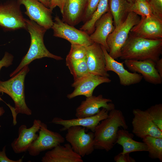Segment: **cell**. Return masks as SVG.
<instances>
[{
    "label": "cell",
    "instance_id": "6da1fadb",
    "mask_svg": "<svg viewBox=\"0 0 162 162\" xmlns=\"http://www.w3.org/2000/svg\"><path fill=\"white\" fill-rule=\"evenodd\" d=\"M100 122L94 132V148L108 152L116 144L119 128L127 130L128 126L123 112L115 109L110 111L108 117Z\"/></svg>",
    "mask_w": 162,
    "mask_h": 162
},
{
    "label": "cell",
    "instance_id": "7a4b0ae2",
    "mask_svg": "<svg viewBox=\"0 0 162 162\" xmlns=\"http://www.w3.org/2000/svg\"><path fill=\"white\" fill-rule=\"evenodd\" d=\"M162 53V39L151 40L136 36L130 32L122 48V60H151L155 62Z\"/></svg>",
    "mask_w": 162,
    "mask_h": 162
},
{
    "label": "cell",
    "instance_id": "3957f363",
    "mask_svg": "<svg viewBox=\"0 0 162 162\" xmlns=\"http://www.w3.org/2000/svg\"><path fill=\"white\" fill-rule=\"evenodd\" d=\"M29 70L28 65H26L8 80L4 81L0 80V93H5L8 95L14 103V107L6 104L12 112L14 125L16 124V117L18 114L28 116L32 114L31 110L26 103L24 92L25 79Z\"/></svg>",
    "mask_w": 162,
    "mask_h": 162
},
{
    "label": "cell",
    "instance_id": "277c9868",
    "mask_svg": "<svg viewBox=\"0 0 162 162\" xmlns=\"http://www.w3.org/2000/svg\"><path fill=\"white\" fill-rule=\"evenodd\" d=\"M26 30L29 33L31 42L29 50L23 57L17 68L10 75L12 77L26 65H28L33 60L47 57L57 60L63 59L61 56L54 55L46 47L44 40V34L47 30L34 21L26 19Z\"/></svg>",
    "mask_w": 162,
    "mask_h": 162
},
{
    "label": "cell",
    "instance_id": "5b68a950",
    "mask_svg": "<svg viewBox=\"0 0 162 162\" xmlns=\"http://www.w3.org/2000/svg\"><path fill=\"white\" fill-rule=\"evenodd\" d=\"M139 16L130 12L124 20L115 27L113 31L108 36L106 43L109 49V55L116 59L119 58L121 50L126 42L132 28L139 22Z\"/></svg>",
    "mask_w": 162,
    "mask_h": 162
},
{
    "label": "cell",
    "instance_id": "8992f818",
    "mask_svg": "<svg viewBox=\"0 0 162 162\" xmlns=\"http://www.w3.org/2000/svg\"><path fill=\"white\" fill-rule=\"evenodd\" d=\"M21 5L17 0H8L0 3V28L5 32L23 29L26 23Z\"/></svg>",
    "mask_w": 162,
    "mask_h": 162
},
{
    "label": "cell",
    "instance_id": "52a82bcc",
    "mask_svg": "<svg viewBox=\"0 0 162 162\" xmlns=\"http://www.w3.org/2000/svg\"><path fill=\"white\" fill-rule=\"evenodd\" d=\"M86 128L79 126L70 127L65 137L74 151L82 157L92 154L95 149L94 133H86Z\"/></svg>",
    "mask_w": 162,
    "mask_h": 162
},
{
    "label": "cell",
    "instance_id": "ba28073f",
    "mask_svg": "<svg viewBox=\"0 0 162 162\" xmlns=\"http://www.w3.org/2000/svg\"><path fill=\"white\" fill-rule=\"evenodd\" d=\"M54 20L51 28L54 37L65 39L71 44L88 46L94 43L89 35L64 22L58 16L56 15Z\"/></svg>",
    "mask_w": 162,
    "mask_h": 162
},
{
    "label": "cell",
    "instance_id": "9c48e42d",
    "mask_svg": "<svg viewBox=\"0 0 162 162\" xmlns=\"http://www.w3.org/2000/svg\"><path fill=\"white\" fill-rule=\"evenodd\" d=\"M38 132V137L27 150L32 156H38L41 152L50 150L65 141V138L61 134L49 130L44 123H41Z\"/></svg>",
    "mask_w": 162,
    "mask_h": 162
},
{
    "label": "cell",
    "instance_id": "30bf717a",
    "mask_svg": "<svg viewBox=\"0 0 162 162\" xmlns=\"http://www.w3.org/2000/svg\"><path fill=\"white\" fill-rule=\"evenodd\" d=\"M26 9L24 13L30 20L47 30L51 28L53 21L52 10L46 7L38 0H17Z\"/></svg>",
    "mask_w": 162,
    "mask_h": 162
},
{
    "label": "cell",
    "instance_id": "8fae6325",
    "mask_svg": "<svg viewBox=\"0 0 162 162\" xmlns=\"http://www.w3.org/2000/svg\"><path fill=\"white\" fill-rule=\"evenodd\" d=\"M133 113L132 132L136 136L142 139L147 136L162 138V131L153 122L146 110L134 109Z\"/></svg>",
    "mask_w": 162,
    "mask_h": 162
},
{
    "label": "cell",
    "instance_id": "7c38bea8",
    "mask_svg": "<svg viewBox=\"0 0 162 162\" xmlns=\"http://www.w3.org/2000/svg\"><path fill=\"white\" fill-rule=\"evenodd\" d=\"M130 32L136 36L146 39H162V18L154 14L141 17L139 22L131 29Z\"/></svg>",
    "mask_w": 162,
    "mask_h": 162
},
{
    "label": "cell",
    "instance_id": "4fadbf2b",
    "mask_svg": "<svg viewBox=\"0 0 162 162\" xmlns=\"http://www.w3.org/2000/svg\"><path fill=\"white\" fill-rule=\"evenodd\" d=\"M111 80L108 77L101 76L89 73L74 80L71 86L74 88L71 93L68 94L69 99L79 96L82 95L86 98L93 95L94 89L99 85L103 83H108Z\"/></svg>",
    "mask_w": 162,
    "mask_h": 162
},
{
    "label": "cell",
    "instance_id": "5bb4252c",
    "mask_svg": "<svg viewBox=\"0 0 162 162\" xmlns=\"http://www.w3.org/2000/svg\"><path fill=\"white\" fill-rule=\"evenodd\" d=\"M112 102L111 99L104 97L102 94L86 98L76 108L75 116L78 118L92 116L98 113L101 108L110 111L115 109V105Z\"/></svg>",
    "mask_w": 162,
    "mask_h": 162
},
{
    "label": "cell",
    "instance_id": "9a60e30c",
    "mask_svg": "<svg viewBox=\"0 0 162 162\" xmlns=\"http://www.w3.org/2000/svg\"><path fill=\"white\" fill-rule=\"evenodd\" d=\"M101 46L105 56L106 70L107 72L110 71L116 73L118 76L121 85L128 86L141 82L143 77L140 74L128 71L124 68V62H120L116 60L109 55L104 47Z\"/></svg>",
    "mask_w": 162,
    "mask_h": 162
},
{
    "label": "cell",
    "instance_id": "2e32d148",
    "mask_svg": "<svg viewBox=\"0 0 162 162\" xmlns=\"http://www.w3.org/2000/svg\"><path fill=\"white\" fill-rule=\"evenodd\" d=\"M109 112L106 109L102 108L98 113L92 116L70 119H64L56 117L52 119L51 122L62 126L63 127L60 130L61 131L66 130L72 126H79L89 129L94 133L96 127L101 121L108 117Z\"/></svg>",
    "mask_w": 162,
    "mask_h": 162
},
{
    "label": "cell",
    "instance_id": "e0dca14e",
    "mask_svg": "<svg viewBox=\"0 0 162 162\" xmlns=\"http://www.w3.org/2000/svg\"><path fill=\"white\" fill-rule=\"evenodd\" d=\"M41 121L34 119L32 127L27 128L25 124L21 125L18 129V136L11 143V146L16 154L27 151L32 143L38 137V132L41 124Z\"/></svg>",
    "mask_w": 162,
    "mask_h": 162
},
{
    "label": "cell",
    "instance_id": "ac0fdd59",
    "mask_svg": "<svg viewBox=\"0 0 162 162\" xmlns=\"http://www.w3.org/2000/svg\"><path fill=\"white\" fill-rule=\"evenodd\" d=\"M124 63L130 71L140 74L145 81L154 85L161 84L162 77L156 70L155 62L151 60H124Z\"/></svg>",
    "mask_w": 162,
    "mask_h": 162
},
{
    "label": "cell",
    "instance_id": "d6986e66",
    "mask_svg": "<svg viewBox=\"0 0 162 162\" xmlns=\"http://www.w3.org/2000/svg\"><path fill=\"white\" fill-rule=\"evenodd\" d=\"M86 60L89 73L102 76H110L105 69V56L100 44L94 43L87 46Z\"/></svg>",
    "mask_w": 162,
    "mask_h": 162
},
{
    "label": "cell",
    "instance_id": "ffe728a7",
    "mask_svg": "<svg viewBox=\"0 0 162 162\" xmlns=\"http://www.w3.org/2000/svg\"><path fill=\"white\" fill-rule=\"evenodd\" d=\"M113 23V18L109 10L96 22L94 31L89 35L90 38L93 43L102 46L108 52L109 49L107 44L106 39L115 28Z\"/></svg>",
    "mask_w": 162,
    "mask_h": 162
},
{
    "label": "cell",
    "instance_id": "44dd1931",
    "mask_svg": "<svg viewBox=\"0 0 162 162\" xmlns=\"http://www.w3.org/2000/svg\"><path fill=\"white\" fill-rule=\"evenodd\" d=\"M42 162H83L82 157L73 149L70 143L58 145L47 152Z\"/></svg>",
    "mask_w": 162,
    "mask_h": 162
},
{
    "label": "cell",
    "instance_id": "7402d4cb",
    "mask_svg": "<svg viewBox=\"0 0 162 162\" xmlns=\"http://www.w3.org/2000/svg\"><path fill=\"white\" fill-rule=\"evenodd\" d=\"M88 0H65L62 14L63 21L74 26L82 21Z\"/></svg>",
    "mask_w": 162,
    "mask_h": 162
},
{
    "label": "cell",
    "instance_id": "603a6c76",
    "mask_svg": "<svg viewBox=\"0 0 162 162\" xmlns=\"http://www.w3.org/2000/svg\"><path fill=\"white\" fill-rule=\"evenodd\" d=\"M134 135L123 128L118 130L116 144L122 147L121 154L130 153L136 152H147L148 148L143 142H139L133 139Z\"/></svg>",
    "mask_w": 162,
    "mask_h": 162
},
{
    "label": "cell",
    "instance_id": "cb8c5ba5",
    "mask_svg": "<svg viewBox=\"0 0 162 162\" xmlns=\"http://www.w3.org/2000/svg\"><path fill=\"white\" fill-rule=\"evenodd\" d=\"M109 5L116 27L126 18L129 12L131 3L127 0H109Z\"/></svg>",
    "mask_w": 162,
    "mask_h": 162
},
{
    "label": "cell",
    "instance_id": "d4e9b609",
    "mask_svg": "<svg viewBox=\"0 0 162 162\" xmlns=\"http://www.w3.org/2000/svg\"><path fill=\"white\" fill-rule=\"evenodd\" d=\"M109 0H100L97 8L91 18L81 27L80 29L89 35L92 34L94 30L96 22L109 9Z\"/></svg>",
    "mask_w": 162,
    "mask_h": 162
},
{
    "label": "cell",
    "instance_id": "484cf974",
    "mask_svg": "<svg viewBox=\"0 0 162 162\" xmlns=\"http://www.w3.org/2000/svg\"><path fill=\"white\" fill-rule=\"evenodd\" d=\"M148 148V156L162 161V138L147 136L142 139Z\"/></svg>",
    "mask_w": 162,
    "mask_h": 162
},
{
    "label": "cell",
    "instance_id": "4316f807",
    "mask_svg": "<svg viewBox=\"0 0 162 162\" xmlns=\"http://www.w3.org/2000/svg\"><path fill=\"white\" fill-rule=\"evenodd\" d=\"M66 64L72 75L74 80L89 73L86 58L82 59L74 60L66 57Z\"/></svg>",
    "mask_w": 162,
    "mask_h": 162
},
{
    "label": "cell",
    "instance_id": "83f0119b",
    "mask_svg": "<svg viewBox=\"0 0 162 162\" xmlns=\"http://www.w3.org/2000/svg\"><path fill=\"white\" fill-rule=\"evenodd\" d=\"M133 12L141 17H146L154 14L149 2L146 0H135L131 4L129 12Z\"/></svg>",
    "mask_w": 162,
    "mask_h": 162
},
{
    "label": "cell",
    "instance_id": "f1b7e54d",
    "mask_svg": "<svg viewBox=\"0 0 162 162\" xmlns=\"http://www.w3.org/2000/svg\"><path fill=\"white\" fill-rule=\"evenodd\" d=\"M146 110L153 122L162 131V104L160 103L155 104Z\"/></svg>",
    "mask_w": 162,
    "mask_h": 162
},
{
    "label": "cell",
    "instance_id": "f546056e",
    "mask_svg": "<svg viewBox=\"0 0 162 162\" xmlns=\"http://www.w3.org/2000/svg\"><path fill=\"white\" fill-rule=\"evenodd\" d=\"M87 47L82 45L71 44L70 50L66 57L74 60L86 58L87 53Z\"/></svg>",
    "mask_w": 162,
    "mask_h": 162
},
{
    "label": "cell",
    "instance_id": "4dcf8cb0",
    "mask_svg": "<svg viewBox=\"0 0 162 162\" xmlns=\"http://www.w3.org/2000/svg\"><path fill=\"white\" fill-rule=\"evenodd\" d=\"M100 0H88L82 21L84 23L91 17L95 10Z\"/></svg>",
    "mask_w": 162,
    "mask_h": 162
},
{
    "label": "cell",
    "instance_id": "1f68e13d",
    "mask_svg": "<svg viewBox=\"0 0 162 162\" xmlns=\"http://www.w3.org/2000/svg\"><path fill=\"white\" fill-rule=\"evenodd\" d=\"M154 15L162 18V0H149Z\"/></svg>",
    "mask_w": 162,
    "mask_h": 162
},
{
    "label": "cell",
    "instance_id": "d6a6232c",
    "mask_svg": "<svg viewBox=\"0 0 162 162\" xmlns=\"http://www.w3.org/2000/svg\"><path fill=\"white\" fill-rule=\"evenodd\" d=\"M14 56L8 52H5L2 59L0 60V71L4 67H8L12 64Z\"/></svg>",
    "mask_w": 162,
    "mask_h": 162
},
{
    "label": "cell",
    "instance_id": "836d02e7",
    "mask_svg": "<svg viewBox=\"0 0 162 162\" xmlns=\"http://www.w3.org/2000/svg\"><path fill=\"white\" fill-rule=\"evenodd\" d=\"M130 153L119 154L114 157V160L116 162H135V159L131 157Z\"/></svg>",
    "mask_w": 162,
    "mask_h": 162
},
{
    "label": "cell",
    "instance_id": "e575fe53",
    "mask_svg": "<svg viewBox=\"0 0 162 162\" xmlns=\"http://www.w3.org/2000/svg\"><path fill=\"white\" fill-rule=\"evenodd\" d=\"M65 0H50L49 8L53 10L56 7L60 9L61 14L63 13Z\"/></svg>",
    "mask_w": 162,
    "mask_h": 162
},
{
    "label": "cell",
    "instance_id": "d590c367",
    "mask_svg": "<svg viewBox=\"0 0 162 162\" xmlns=\"http://www.w3.org/2000/svg\"><path fill=\"white\" fill-rule=\"evenodd\" d=\"M6 146H4L2 151H0V162H22L23 161L22 158L17 160H13L9 158L5 153Z\"/></svg>",
    "mask_w": 162,
    "mask_h": 162
},
{
    "label": "cell",
    "instance_id": "8d00e7d4",
    "mask_svg": "<svg viewBox=\"0 0 162 162\" xmlns=\"http://www.w3.org/2000/svg\"><path fill=\"white\" fill-rule=\"evenodd\" d=\"M155 68L160 75L162 77V58H160L155 62Z\"/></svg>",
    "mask_w": 162,
    "mask_h": 162
},
{
    "label": "cell",
    "instance_id": "74e56055",
    "mask_svg": "<svg viewBox=\"0 0 162 162\" xmlns=\"http://www.w3.org/2000/svg\"><path fill=\"white\" fill-rule=\"evenodd\" d=\"M46 7L49 8L50 0H38Z\"/></svg>",
    "mask_w": 162,
    "mask_h": 162
},
{
    "label": "cell",
    "instance_id": "f35d334b",
    "mask_svg": "<svg viewBox=\"0 0 162 162\" xmlns=\"http://www.w3.org/2000/svg\"><path fill=\"white\" fill-rule=\"evenodd\" d=\"M0 101H3V100L0 97ZM5 112V110L2 107H0V116H2Z\"/></svg>",
    "mask_w": 162,
    "mask_h": 162
},
{
    "label": "cell",
    "instance_id": "ab89813d",
    "mask_svg": "<svg viewBox=\"0 0 162 162\" xmlns=\"http://www.w3.org/2000/svg\"><path fill=\"white\" fill-rule=\"evenodd\" d=\"M131 4L135 0H127ZM149 2V0H146Z\"/></svg>",
    "mask_w": 162,
    "mask_h": 162
}]
</instances>
